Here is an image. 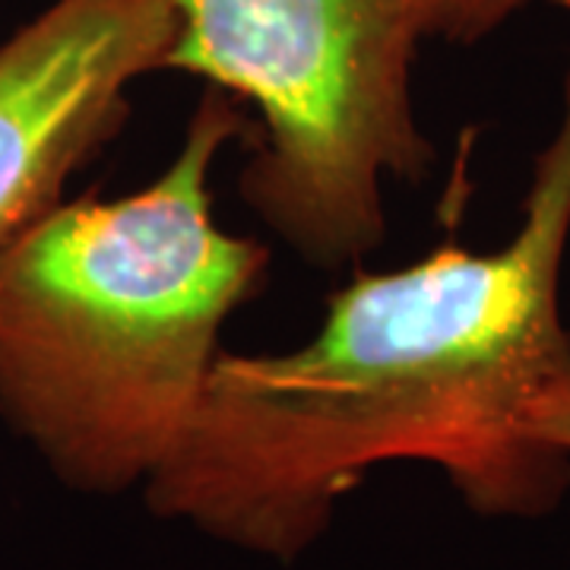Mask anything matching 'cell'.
<instances>
[{"mask_svg": "<svg viewBox=\"0 0 570 570\" xmlns=\"http://www.w3.org/2000/svg\"><path fill=\"white\" fill-rule=\"evenodd\" d=\"M444 0H171L165 70L254 108L245 204L307 264L340 269L384 242V181H422L412 63Z\"/></svg>", "mask_w": 570, "mask_h": 570, "instance_id": "obj_3", "label": "cell"}, {"mask_svg": "<svg viewBox=\"0 0 570 570\" xmlns=\"http://www.w3.org/2000/svg\"><path fill=\"white\" fill-rule=\"evenodd\" d=\"M570 13V0H558ZM570 242L564 111L532 168L523 223L498 250L434 247L333 292L314 340L223 352L146 501L235 549L295 561L384 463H431L482 517L535 520L570 456L527 438L530 403L570 371L561 266Z\"/></svg>", "mask_w": 570, "mask_h": 570, "instance_id": "obj_1", "label": "cell"}, {"mask_svg": "<svg viewBox=\"0 0 570 570\" xmlns=\"http://www.w3.org/2000/svg\"><path fill=\"white\" fill-rule=\"evenodd\" d=\"M530 0H444L438 36L460 45L485 39L501 22H508L517 10H523Z\"/></svg>", "mask_w": 570, "mask_h": 570, "instance_id": "obj_5", "label": "cell"}, {"mask_svg": "<svg viewBox=\"0 0 570 570\" xmlns=\"http://www.w3.org/2000/svg\"><path fill=\"white\" fill-rule=\"evenodd\" d=\"M527 438L542 448L570 456V371L554 377L527 409L523 419Z\"/></svg>", "mask_w": 570, "mask_h": 570, "instance_id": "obj_6", "label": "cell"}, {"mask_svg": "<svg viewBox=\"0 0 570 570\" xmlns=\"http://www.w3.org/2000/svg\"><path fill=\"white\" fill-rule=\"evenodd\" d=\"M175 39L171 0H55L0 45V247L118 137Z\"/></svg>", "mask_w": 570, "mask_h": 570, "instance_id": "obj_4", "label": "cell"}, {"mask_svg": "<svg viewBox=\"0 0 570 570\" xmlns=\"http://www.w3.org/2000/svg\"><path fill=\"white\" fill-rule=\"evenodd\" d=\"M254 118L206 89L175 163L118 200H61L0 247V419L67 489L146 485L181 441L269 250L225 232L209 175Z\"/></svg>", "mask_w": 570, "mask_h": 570, "instance_id": "obj_2", "label": "cell"}]
</instances>
